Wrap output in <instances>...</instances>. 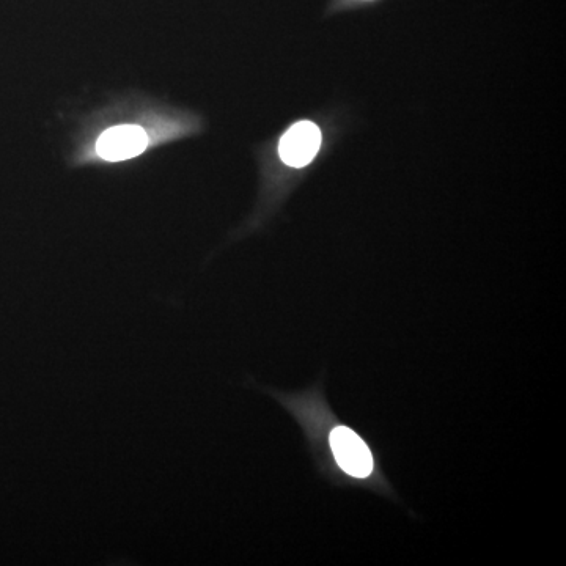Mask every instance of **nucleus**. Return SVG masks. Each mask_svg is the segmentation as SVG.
Masks as SVG:
<instances>
[{"label":"nucleus","mask_w":566,"mask_h":566,"mask_svg":"<svg viewBox=\"0 0 566 566\" xmlns=\"http://www.w3.org/2000/svg\"><path fill=\"white\" fill-rule=\"evenodd\" d=\"M331 461L335 471L351 480H368L375 471V456L367 442L345 425H335L328 438Z\"/></svg>","instance_id":"nucleus-1"},{"label":"nucleus","mask_w":566,"mask_h":566,"mask_svg":"<svg viewBox=\"0 0 566 566\" xmlns=\"http://www.w3.org/2000/svg\"><path fill=\"white\" fill-rule=\"evenodd\" d=\"M321 129L312 122H299L291 126L280 140L279 153L290 167H304L312 162L321 147Z\"/></svg>","instance_id":"nucleus-2"},{"label":"nucleus","mask_w":566,"mask_h":566,"mask_svg":"<svg viewBox=\"0 0 566 566\" xmlns=\"http://www.w3.org/2000/svg\"><path fill=\"white\" fill-rule=\"evenodd\" d=\"M148 137L140 126L123 125L107 129L96 144V151L106 161H125L147 148Z\"/></svg>","instance_id":"nucleus-3"}]
</instances>
